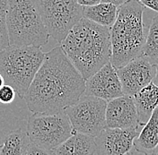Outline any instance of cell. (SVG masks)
Masks as SVG:
<instances>
[{
    "label": "cell",
    "instance_id": "11",
    "mask_svg": "<svg viewBox=\"0 0 158 155\" xmlns=\"http://www.w3.org/2000/svg\"><path fill=\"white\" fill-rule=\"evenodd\" d=\"M140 129L103 128L98 136L94 137L97 155L128 154L133 149L134 139L138 136Z\"/></svg>",
    "mask_w": 158,
    "mask_h": 155
},
{
    "label": "cell",
    "instance_id": "2",
    "mask_svg": "<svg viewBox=\"0 0 158 155\" xmlns=\"http://www.w3.org/2000/svg\"><path fill=\"white\" fill-rule=\"evenodd\" d=\"M59 47L86 80L110 61V28L82 17Z\"/></svg>",
    "mask_w": 158,
    "mask_h": 155
},
{
    "label": "cell",
    "instance_id": "4",
    "mask_svg": "<svg viewBox=\"0 0 158 155\" xmlns=\"http://www.w3.org/2000/svg\"><path fill=\"white\" fill-rule=\"evenodd\" d=\"M6 23L10 45L40 48L49 41L36 0H8Z\"/></svg>",
    "mask_w": 158,
    "mask_h": 155
},
{
    "label": "cell",
    "instance_id": "17",
    "mask_svg": "<svg viewBox=\"0 0 158 155\" xmlns=\"http://www.w3.org/2000/svg\"><path fill=\"white\" fill-rule=\"evenodd\" d=\"M31 145L27 132L23 128L12 131L3 140L0 145V154L27 155Z\"/></svg>",
    "mask_w": 158,
    "mask_h": 155
},
{
    "label": "cell",
    "instance_id": "25",
    "mask_svg": "<svg viewBox=\"0 0 158 155\" xmlns=\"http://www.w3.org/2000/svg\"><path fill=\"white\" fill-rule=\"evenodd\" d=\"M5 84V80H4V77H3V75L0 74V87L3 85Z\"/></svg>",
    "mask_w": 158,
    "mask_h": 155
},
{
    "label": "cell",
    "instance_id": "19",
    "mask_svg": "<svg viewBox=\"0 0 158 155\" xmlns=\"http://www.w3.org/2000/svg\"><path fill=\"white\" fill-rule=\"evenodd\" d=\"M7 6H8V0H0V50L10 46L7 23H6Z\"/></svg>",
    "mask_w": 158,
    "mask_h": 155
},
{
    "label": "cell",
    "instance_id": "23",
    "mask_svg": "<svg viewBox=\"0 0 158 155\" xmlns=\"http://www.w3.org/2000/svg\"><path fill=\"white\" fill-rule=\"evenodd\" d=\"M128 0H102V2H107V3H110L113 4L117 6H119L121 5H123L124 3L128 2Z\"/></svg>",
    "mask_w": 158,
    "mask_h": 155
},
{
    "label": "cell",
    "instance_id": "14",
    "mask_svg": "<svg viewBox=\"0 0 158 155\" xmlns=\"http://www.w3.org/2000/svg\"><path fill=\"white\" fill-rule=\"evenodd\" d=\"M158 147V107L134 139L133 148L138 153L154 154Z\"/></svg>",
    "mask_w": 158,
    "mask_h": 155
},
{
    "label": "cell",
    "instance_id": "1",
    "mask_svg": "<svg viewBox=\"0 0 158 155\" xmlns=\"http://www.w3.org/2000/svg\"><path fill=\"white\" fill-rule=\"evenodd\" d=\"M85 80L60 47L45 53L24 100L31 112L55 114L78 101Z\"/></svg>",
    "mask_w": 158,
    "mask_h": 155
},
{
    "label": "cell",
    "instance_id": "10",
    "mask_svg": "<svg viewBox=\"0 0 158 155\" xmlns=\"http://www.w3.org/2000/svg\"><path fill=\"white\" fill-rule=\"evenodd\" d=\"M84 94L101 98L107 101L124 94L117 69L110 61L85 80Z\"/></svg>",
    "mask_w": 158,
    "mask_h": 155
},
{
    "label": "cell",
    "instance_id": "18",
    "mask_svg": "<svg viewBox=\"0 0 158 155\" xmlns=\"http://www.w3.org/2000/svg\"><path fill=\"white\" fill-rule=\"evenodd\" d=\"M142 55L152 63L158 64V15L151 21Z\"/></svg>",
    "mask_w": 158,
    "mask_h": 155
},
{
    "label": "cell",
    "instance_id": "8",
    "mask_svg": "<svg viewBox=\"0 0 158 155\" xmlns=\"http://www.w3.org/2000/svg\"><path fill=\"white\" fill-rule=\"evenodd\" d=\"M107 100L91 95L83 94L77 102L65 108L73 132H79L89 136H98L106 127Z\"/></svg>",
    "mask_w": 158,
    "mask_h": 155
},
{
    "label": "cell",
    "instance_id": "24",
    "mask_svg": "<svg viewBox=\"0 0 158 155\" xmlns=\"http://www.w3.org/2000/svg\"><path fill=\"white\" fill-rule=\"evenodd\" d=\"M153 83L158 86V64H156V75L153 79Z\"/></svg>",
    "mask_w": 158,
    "mask_h": 155
},
{
    "label": "cell",
    "instance_id": "13",
    "mask_svg": "<svg viewBox=\"0 0 158 155\" xmlns=\"http://www.w3.org/2000/svg\"><path fill=\"white\" fill-rule=\"evenodd\" d=\"M50 154L93 155L96 154L94 136L75 132L60 145L53 149Z\"/></svg>",
    "mask_w": 158,
    "mask_h": 155
},
{
    "label": "cell",
    "instance_id": "20",
    "mask_svg": "<svg viewBox=\"0 0 158 155\" xmlns=\"http://www.w3.org/2000/svg\"><path fill=\"white\" fill-rule=\"evenodd\" d=\"M16 95V92L13 86L7 84H4L0 87V103L2 104H10L12 103Z\"/></svg>",
    "mask_w": 158,
    "mask_h": 155
},
{
    "label": "cell",
    "instance_id": "15",
    "mask_svg": "<svg viewBox=\"0 0 158 155\" xmlns=\"http://www.w3.org/2000/svg\"><path fill=\"white\" fill-rule=\"evenodd\" d=\"M133 99L137 107L139 122L144 126L158 107V86L151 82L135 93Z\"/></svg>",
    "mask_w": 158,
    "mask_h": 155
},
{
    "label": "cell",
    "instance_id": "7",
    "mask_svg": "<svg viewBox=\"0 0 158 155\" xmlns=\"http://www.w3.org/2000/svg\"><path fill=\"white\" fill-rule=\"evenodd\" d=\"M49 36L60 42L83 17V6L77 0H36Z\"/></svg>",
    "mask_w": 158,
    "mask_h": 155
},
{
    "label": "cell",
    "instance_id": "26",
    "mask_svg": "<svg viewBox=\"0 0 158 155\" xmlns=\"http://www.w3.org/2000/svg\"><path fill=\"white\" fill-rule=\"evenodd\" d=\"M154 154H158V147L156 148V150L155 151V153H154Z\"/></svg>",
    "mask_w": 158,
    "mask_h": 155
},
{
    "label": "cell",
    "instance_id": "16",
    "mask_svg": "<svg viewBox=\"0 0 158 155\" xmlns=\"http://www.w3.org/2000/svg\"><path fill=\"white\" fill-rule=\"evenodd\" d=\"M118 9V6L113 4L100 2L96 5L83 6V17L110 28L117 19Z\"/></svg>",
    "mask_w": 158,
    "mask_h": 155
},
{
    "label": "cell",
    "instance_id": "3",
    "mask_svg": "<svg viewBox=\"0 0 158 155\" xmlns=\"http://www.w3.org/2000/svg\"><path fill=\"white\" fill-rule=\"evenodd\" d=\"M144 10L138 0H128L118 6L117 19L110 27V63L116 69L143 54L147 39Z\"/></svg>",
    "mask_w": 158,
    "mask_h": 155
},
{
    "label": "cell",
    "instance_id": "12",
    "mask_svg": "<svg viewBox=\"0 0 158 155\" xmlns=\"http://www.w3.org/2000/svg\"><path fill=\"white\" fill-rule=\"evenodd\" d=\"M106 126L120 129H140L143 125L139 122L137 107L133 96L123 94L107 102Z\"/></svg>",
    "mask_w": 158,
    "mask_h": 155
},
{
    "label": "cell",
    "instance_id": "21",
    "mask_svg": "<svg viewBox=\"0 0 158 155\" xmlns=\"http://www.w3.org/2000/svg\"><path fill=\"white\" fill-rule=\"evenodd\" d=\"M145 7H148L158 13V0H138Z\"/></svg>",
    "mask_w": 158,
    "mask_h": 155
},
{
    "label": "cell",
    "instance_id": "9",
    "mask_svg": "<svg viewBox=\"0 0 158 155\" xmlns=\"http://www.w3.org/2000/svg\"><path fill=\"white\" fill-rule=\"evenodd\" d=\"M124 94L133 96L139 90L153 82L156 75V64L141 55L117 68Z\"/></svg>",
    "mask_w": 158,
    "mask_h": 155
},
{
    "label": "cell",
    "instance_id": "6",
    "mask_svg": "<svg viewBox=\"0 0 158 155\" xmlns=\"http://www.w3.org/2000/svg\"><path fill=\"white\" fill-rule=\"evenodd\" d=\"M26 132L31 144L48 154L74 133L65 111L55 114L33 112L28 119Z\"/></svg>",
    "mask_w": 158,
    "mask_h": 155
},
{
    "label": "cell",
    "instance_id": "5",
    "mask_svg": "<svg viewBox=\"0 0 158 155\" xmlns=\"http://www.w3.org/2000/svg\"><path fill=\"white\" fill-rule=\"evenodd\" d=\"M45 53L38 47L10 45L0 50V74L23 99L41 66Z\"/></svg>",
    "mask_w": 158,
    "mask_h": 155
},
{
    "label": "cell",
    "instance_id": "22",
    "mask_svg": "<svg viewBox=\"0 0 158 155\" xmlns=\"http://www.w3.org/2000/svg\"><path fill=\"white\" fill-rule=\"evenodd\" d=\"M78 2L79 5L85 6H93V5H96L100 2H102V0H77Z\"/></svg>",
    "mask_w": 158,
    "mask_h": 155
}]
</instances>
